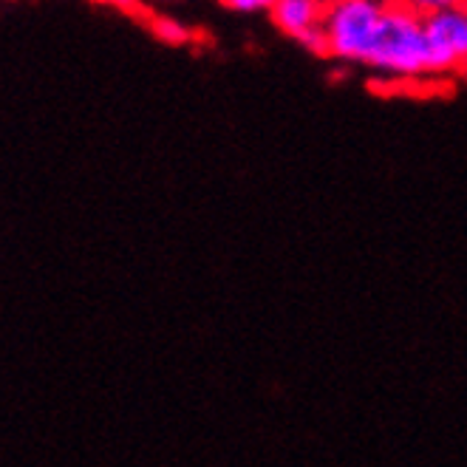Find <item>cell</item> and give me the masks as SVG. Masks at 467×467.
Listing matches in <instances>:
<instances>
[{
	"label": "cell",
	"instance_id": "obj_10",
	"mask_svg": "<svg viewBox=\"0 0 467 467\" xmlns=\"http://www.w3.org/2000/svg\"><path fill=\"white\" fill-rule=\"evenodd\" d=\"M464 6H467V0H464Z\"/></svg>",
	"mask_w": 467,
	"mask_h": 467
},
{
	"label": "cell",
	"instance_id": "obj_6",
	"mask_svg": "<svg viewBox=\"0 0 467 467\" xmlns=\"http://www.w3.org/2000/svg\"><path fill=\"white\" fill-rule=\"evenodd\" d=\"M218 4L238 15H258V12H272L278 0H218Z\"/></svg>",
	"mask_w": 467,
	"mask_h": 467
},
{
	"label": "cell",
	"instance_id": "obj_9",
	"mask_svg": "<svg viewBox=\"0 0 467 467\" xmlns=\"http://www.w3.org/2000/svg\"><path fill=\"white\" fill-rule=\"evenodd\" d=\"M464 71H467V60H464Z\"/></svg>",
	"mask_w": 467,
	"mask_h": 467
},
{
	"label": "cell",
	"instance_id": "obj_2",
	"mask_svg": "<svg viewBox=\"0 0 467 467\" xmlns=\"http://www.w3.org/2000/svg\"><path fill=\"white\" fill-rule=\"evenodd\" d=\"M382 15H386V0H332L323 17L328 57L346 66H366L379 35Z\"/></svg>",
	"mask_w": 467,
	"mask_h": 467
},
{
	"label": "cell",
	"instance_id": "obj_7",
	"mask_svg": "<svg viewBox=\"0 0 467 467\" xmlns=\"http://www.w3.org/2000/svg\"><path fill=\"white\" fill-rule=\"evenodd\" d=\"M408 9H414L417 15H433V12H445L453 6H464V0H400Z\"/></svg>",
	"mask_w": 467,
	"mask_h": 467
},
{
	"label": "cell",
	"instance_id": "obj_1",
	"mask_svg": "<svg viewBox=\"0 0 467 467\" xmlns=\"http://www.w3.org/2000/svg\"><path fill=\"white\" fill-rule=\"evenodd\" d=\"M366 68L394 82L431 77L422 15L408 9L400 0H386V15H382L379 35Z\"/></svg>",
	"mask_w": 467,
	"mask_h": 467
},
{
	"label": "cell",
	"instance_id": "obj_4",
	"mask_svg": "<svg viewBox=\"0 0 467 467\" xmlns=\"http://www.w3.org/2000/svg\"><path fill=\"white\" fill-rule=\"evenodd\" d=\"M269 17L275 23V29L297 43L304 35L323 26L326 4L323 0H278V4L272 6Z\"/></svg>",
	"mask_w": 467,
	"mask_h": 467
},
{
	"label": "cell",
	"instance_id": "obj_5",
	"mask_svg": "<svg viewBox=\"0 0 467 467\" xmlns=\"http://www.w3.org/2000/svg\"><path fill=\"white\" fill-rule=\"evenodd\" d=\"M150 29L161 43H168V46H187L193 40V32H190L182 20H173V17H153Z\"/></svg>",
	"mask_w": 467,
	"mask_h": 467
},
{
	"label": "cell",
	"instance_id": "obj_3",
	"mask_svg": "<svg viewBox=\"0 0 467 467\" xmlns=\"http://www.w3.org/2000/svg\"><path fill=\"white\" fill-rule=\"evenodd\" d=\"M428 43V74L448 77L464 71L467 60V6H453L422 17Z\"/></svg>",
	"mask_w": 467,
	"mask_h": 467
},
{
	"label": "cell",
	"instance_id": "obj_8",
	"mask_svg": "<svg viewBox=\"0 0 467 467\" xmlns=\"http://www.w3.org/2000/svg\"><path fill=\"white\" fill-rule=\"evenodd\" d=\"M108 4L117 6V9H122V12H140L142 0H108Z\"/></svg>",
	"mask_w": 467,
	"mask_h": 467
}]
</instances>
